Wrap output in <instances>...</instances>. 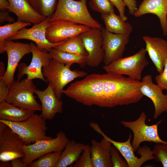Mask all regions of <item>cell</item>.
<instances>
[{
	"mask_svg": "<svg viewBox=\"0 0 167 167\" xmlns=\"http://www.w3.org/2000/svg\"><path fill=\"white\" fill-rule=\"evenodd\" d=\"M141 82L111 72L92 73L71 84L63 93L86 106L113 108L140 101Z\"/></svg>",
	"mask_w": 167,
	"mask_h": 167,
	"instance_id": "obj_1",
	"label": "cell"
},
{
	"mask_svg": "<svg viewBox=\"0 0 167 167\" xmlns=\"http://www.w3.org/2000/svg\"><path fill=\"white\" fill-rule=\"evenodd\" d=\"M87 0H58L56 9L50 18L51 22L64 20L101 29L102 26L89 12Z\"/></svg>",
	"mask_w": 167,
	"mask_h": 167,
	"instance_id": "obj_2",
	"label": "cell"
},
{
	"mask_svg": "<svg viewBox=\"0 0 167 167\" xmlns=\"http://www.w3.org/2000/svg\"><path fill=\"white\" fill-rule=\"evenodd\" d=\"M71 65L58 62L51 59L49 64L42 68V73L47 83L51 84L59 99H61L64 88L76 78L84 77L87 73L77 70H71Z\"/></svg>",
	"mask_w": 167,
	"mask_h": 167,
	"instance_id": "obj_3",
	"label": "cell"
},
{
	"mask_svg": "<svg viewBox=\"0 0 167 167\" xmlns=\"http://www.w3.org/2000/svg\"><path fill=\"white\" fill-rule=\"evenodd\" d=\"M9 92L5 101L20 108L29 111H41V105L34 94L37 89L33 80L27 78L14 80L8 86Z\"/></svg>",
	"mask_w": 167,
	"mask_h": 167,
	"instance_id": "obj_4",
	"label": "cell"
},
{
	"mask_svg": "<svg viewBox=\"0 0 167 167\" xmlns=\"http://www.w3.org/2000/svg\"><path fill=\"white\" fill-rule=\"evenodd\" d=\"M45 120L41 116L34 113L26 120L13 122L0 119L9 126L22 139L25 144L52 138L46 135L48 130Z\"/></svg>",
	"mask_w": 167,
	"mask_h": 167,
	"instance_id": "obj_5",
	"label": "cell"
},
{
	"mask_svg": "<svg viewBox=\"0 0 167 167\" xmlns=\"http://www.w3.org/2000/svg\"><path fill=\"white\" fill-rule=\"evenodd\" d=\"M147 51L142 48L134 54L118 59L105 65L103 69L107 72L126 75L132 79L140 81L142 72L149 62L146 57Z\"/></svg>",
	"mask_w": 167,
	"mask_h": 167,
	"instance_id": "obj_6",
	"label": "cell"
},
{
	"mask_svg": "<svg viewBox=\"0 0 167 167\" xmlns=\"http://www.w3.org/2000/svg\"><path fill=\"white\" fill-rule=\"evenodd\" d=\"M90 125L94 131L110 141L113 145L118 149L124 158L128 167H140L146 162L155 159L152 150L147 145L142 147L140 146L138 148L137 150V153L141 156L139 158L136 156L131 143L132 136L131 133H130L128 138L126 141H116L107 136L101 130L98 123L91 122Z\"/></svg>",
	"mask_w": 167,
	"mask_h": 167,
	"instance_id": "obj_7",
	"label": "cell"
},
{
	"mask_svg": "<svg viewBox=\"0 0 167 167\" xmlns=\"http://www.w3.org/2000/svg\"><path fill=\"white\" fill-rule=\"evenodd\" d=\"M147 118L144 111L141 113L139 117L136 120L133 121H122L121 124L124 126L131 129L133 134V139L131 145L134 152L137 151L143 142H153L156 143H167L162 140L158 133V127L161 120L156 124L148 125L145 123Z\"/></svg>",
	"mask_w": 167,
	"mask_h": 167,
	"instance_id": "obj_8",
	"label": "cell"
},
{
	"mask_svg": "<svg viewBox=\"0 0 167 167\" xmlns=\"http://www.w3.org/2000/svg\"><path fill=\"white\" fill-rule=\"evenodd\" d=\"M66 133L62 131L57 133L56 137L37 141L23 146L24 154L22 162L28 165L41 156L47 153L62 151L68 140Z\"/></svg>",
	"mask_w": 167,
	"mask_h": 167,
	"instance_id": "obj_9",
	"label": "cell"
},
{
	"mask_svg": "<svg viewBox=\"0 0 167 167\" xmlns=\"http://www.w3.org/2000/svg\"><path fill=\"white\" fill-rule=\"evenodd\" d=\"M25 143L19 135L5 123L0 122V161H10L23 158Z\"/></svg>",
	"mask_w": 167,
	"mask_h": 167,
	"instance_id": "obj_10",
	"label": "cell"
},
{
	"mask_svg": "<svg viewBox=\"0 0 167 167\" xmlns=\"http://www.w3.org/2000/svg\"><path fill=\"white\" fill-rule=\"evenodd\" d=\"M49 17L40 23L34 24L31 28H24L7 40L26 39L34 42L40 50L48 52L51 49L64 43L66 40L57 43L50 42L46 38V30L49 23Z\"/></svg>",
	"mask_w": 167,
	"mask_h": 167,
	"instance_id": "obj_11",
	"label": "cell"
},
{
	"mask_svg": "<svg viewBox=\"0 0 167 167\" xmlns=\"http://www.w3.org/2000/svg\"><path fill=\"white\" fill-rule=\"evenodd\" d=\"M101 30L103 40L102 47L104 51L103 61L106 65L122 57L129 42V35L113 33L104 27H102Z\"/></svg>",
	"mask_w": 167,
	"mask_h": 167,
	"instance_id": "obj_12",
	"label": "cell"
},
{
	"mask_svg": "<svg viewBox=\"0 0 167 167\" xmlns=\"http://www.w3.org/2000/svg\"><path fill=\"white\" fill-rule=\"evenodd\" d=\"M30 45L32 54L31 62L28 66L24 63L19 65L17 79L20 80L24 75H26L28 79H39L47 83L42 69L49 64L51 58L48 52L39 50L32 42Z\"/></svg>",
	"mask_w": 167,
	"mask_h": 167,
	"instance_id": "obj_13",
	"label": "cell"
},
{
	"mask_svg": "<svg viewBox=\"0 0 167 167\" xmlns=\"http://www.w3.org/2000/svg\"><path fill=\"white\" fill-rule=\"evenodd\" d=\"M91 28L68 20H56L50 22L46 30V37L51 43H59L79 35Z\"/></svg>",
	"mask_w": 167,
	"mask_h": 167,
	"instance_id": "obj_14",
	"label": "cell"
},
{
	"mask_svg": "<svg viewBox=\"0 0 167 167\" xmlns=\"http://www.w3.org/2000/svg\"><path fill=\"white\" fill-rule=\"evenodd\" d=\"M5 52L7 55V65L5 74L2 78L9 86L14 80L15 73L19 62L25 55L31 53L30 45L6 40L0 53Z\"/></svg>",
	"mask_w": 167,
	"mask_h": 167,
	"instance_id": "obj_15",
	"label": "cell"
},
{
	"mask_svg": "<svg viewBox=\"0 0 167 167\" xmlns=\"http://www.w3.org/2000/svg\"><path fill=\"white\" fill-rule=\"evenodd\" d=\"M79 35L88 53L87 64L92 67L98 66L103 61L104 57L101 29L91 28Z\"/></svg>",
	"mask_w": 167,
	"mask_h": 167,
	"instance_id": "obj_16",
	"label": "cell"
},
{
	"mask_svg": "<svg viewBox=\"0 0 167 167\" xmlns=\"http://www.w3.org/2000/svg\"><path fill=\"white\" fill-rule=\"evenodd\" d=\"M141 82L140 91L152 102L155 108L153 118L156 119L163 113L167 112V94H164L163 90L153 82L151 75H145Z\"/></svg>",
	"mask_w": 167,
	"mask_h": 167,
	"instance_id": "obj_17",
	"label": "cell"
},
{
	"mask_svg": "<svg viewBox=\"0 0 167 167\" xmlns=\"http://www.w3.org/2000/svg\"><path fill=\"white\" fill-rule=\"evenodd\" d=\"M35 93L41 102V113L40 115L45 120H52L57 113H62L63 103L56 95L51 84L49 83L47 88L44 90L37 89Z\"/></svg>",
	"mask_w": 167,
	"mask_h": 167,
	"instance_id": "obj_18",
	"label": "cell"
},
{
	"mask_svg": "<svg viewBox=\"0 0 167 167\" xmlns=\"http://www.w3.org/2000/svg\"><path fill=\"white\" fill-rule=\"evenodd\" d=\"M147 53L159 74L163 71L165 60L167 58V41L161 38L144 36Z\"/></svg>",
	"mask_w": 167,
	"mask_h": 167,
	"instance_id": "obj_19",
	"label": "cell"
},
{
	"mask_svg": "<svg viewBox=\"0 0 167 167\" xmlns=\"http://www.w3.org/2000/svg\"><path fill=\"white\" fill-rule=\"evenodd\" d=\"M149 13L158 17L163 34L167 36V0H143L134 15L136 17H140Z\"/></svg>",
	"mask_w": 167,
	"mask_h": 167,
	"instance_id": "obj_20",
	"label": "cell"
},
{
	"mask_svg": "<svg viewBox=\"0 0 167 167\" xmlns=\"http://www.w3.org/2000/svg\"><path fill=\"white\" fill-rule=\"evenodd\" d=\"M8 0L9 3L8 11L16 15L18 20L35 24L46 18L37 13L28 0Z\"/></svg>",
	"mask_w": 167,
	"mask_h": 167,
	"instance_id": "obj_21",
	"label": "cell"
},
{
	"mask_svg": "<svg viewBox=\"0 0 167 167\" xmlns=\"http://www.w3.org/2000/svg\"><path fill=\"white\" fill-rule=\"evenodd\" d=\"M112 145L104 137L100 142L91 140L90 147L93 167H113L110 153Z\"/></svg>",
	"mask_w": 167,
	"mask_h": 167,
	"instance_id": "obj_22",
	"label": "cell"
},
{
	"mask_svg": "<svg viewBox=\"0 0 167 167\" xmlns=\"http://www.w3.org/2000/svg\"><path fill=\"white\" fill-rule=\"evenodd\" d=\"M86 146L74 139H69L54 167H66L72 165L78 160Z\"/></svg>",
	"mask_w": 167,
	"mask_h": 167,
	"instance_id": "obj_23",
	"label": "cell"
},
{
	"mask_svg": "<svg viewBox=\"0 0 167 167\" xmlns=\"http://www.w3.org/2000/svg\"><path fill=\"white\" fill-rule=\"evenodd\" d=\"M35 112L20 108L6 101L0 102V119L13 122H22L28 119Z\"/></svg>",
	"mask_w": 167,
	"mask_h": 167,
	"instance_id": "obj_24",
	"label": "cell"
},
{
	"mask_svg": "<svg viewBox=\"0 0 167 167\" xmlns=\"http://www.w3.org/2000/svg\"><path fill=\"white\" fill-rule=\"evenodd\" d=\"M101 18L105 23V28L110 32L129 35L132 32L131 24L126 22L114 12L101 14Z\"/></svg>",
	"mask_w": 167,
	"mask_h": 167,
	"instance_id": "obj_25",
	"label": "cell"
},
{
	"mask_svg": "<svg viewBox=\"0 0 167 167\" xmlns=\"http://www.w3.org/2000/svg\"><path fill=\"white\" fill-rule=\"evenodd\" d=\"M51 59L56 62L72 65L77 63L81 67H83L87 64L88 56L67 53L53 48L48 52Z\"/></svg>",
	"mask_w": 167,
	"mask_h": 167,
	"instance_id": "obj_26",
	"label": "cell"
},
{
	"mask_svg": "<svg viewBox=\"0 0 167 167\" xmlns=\"http://www.w3.org/2000/svg\"><path fill=\"white\" fill-rule=\"evenodd\" d=\"M79 35L70 38L64 43L54 48L62 51L88 56V53Z\"/></svg>",
	"mask_w": 167,
	"mask_h": 167,
	"instance_id": "obj_27",
	"label": "cell"
},
{
	"mask_svg": "<svg viewBox=\"0 0 167 167\" xmlns=\"http://www.w3.org/2000/svg\"><path fill=\"white\" fill-rule=\"evenodd\" d=\"M30 23L17 21L9 23L0 27V52L4 45L5 40L14 35L20 30L31 25Z\"/></svg>",
	"mask_w": 167,
	"mask_h": 167,
	"instance_id": "obj_28",
	"label": "cell"
},
{
	"mask_svg": "<svg viewBox=\"0 0 167 167\" xmlns=\"http://www.w3.org/2000/svg\"><path fill=\"white\" fill-rule=\"evenodd\" d=\"M35 11L40 15L50 17L54 12L58 0H28Z\"/></svg>",
	"mask_w": 167,
	"mask_h": 167,
	"instance_id": "obj_29",
	"label": "cell"
},
{
	"mask_svg": "<svg viewBox=\"0 0 167 167\" xmlns=\"http://www.w3.org/2000/svg\"><path fill=\"white\" fill-rule=\"evenodd\" d=\"M62 151H58L44 154L36 161L28 165V167H54Z\"/></svg>",
	"mask_w": 167,
	"mask_h": 167,
	"instance_id": "obj_30",
	"label": "cell"
},
{
	"mask_svg": "<svg viewBox=\"0 0 167 167\" xmlns=\"http://www.w3.org/2000/svg\"><path fill=\"white\" fill-rule=\"evenodd\" d=\"M89 5L92 10L101 14L114 12V6L109 0H90Z\"/></svg>",
	"mask_w": 167,
	"mask_h": 167,
	"instance_id": "obj_31",
	"label": "cell"
},
{
	"mask_svg": "<svg viewBox=\"0 0 167 167\" xmlns=\"http://www.w3.org/2000/svg\"><path fill=\"white\" fill-rule=\"evenodd\" d=\"M152 151L155 161L161 162L164 167H167V143H156Z\"/></svg>",
	"mask_w": 167,
	"mask_h": 167,
	"instance_id": "obj_32",
	"label": "cell"
},
{
	"mask_svg": "<svg viewBox=\"0 0 167 167\" xmlns=\"http://www.w3.org/2000/svg\"><path fill=\"white\" fill-rule=\"evenodd\" d=\"M73 167H93L90 145L86 146L78 160L72 165Z\"/></svg>",
	"mask_w": 167,
	"mask_h": 167,
	"instance_id": "obj_33",
	"label": "cell"
},
{
	"mask_svg": "<svg viewBox=\"0 0 167 167\" xmlns=\"http://www.w3.org/2000/svg\"><path fill=\"white\" fill-rule=\"evenodd\" d=\"M111 158L113 167H128L127 162L120 155V152L113 145L111 150Z\"/></svg>",
	"mask_w": 167,
	"mask_h": 167,
	"instance_id": "obj_34",
	"label": "cell"
},
{
	"mask_svg": "<svg viewBox=\"0 0 167 167\" xmlns=\"http://www.w3.org/2000/svg\"><path fill=\"white\" fill-rule=\"evenodd\" d=\"M157 84L162 89L167 90V58L165 59L163 72L155 78Z\"/></svg>",
	"mask_w": 167,
	"mask_h": 167,
	"instance_id": "obj_35",
	"label": "cell"
},
{
	"mask_svg": "<svg viewBox=\"0 0 167 167\" xmlns=\"http://www.w3.org/2000/svg\"><path fill=\"white\" fill-rule=\"evenodd\" d=\"M112 4L115 6L118 10L119 15L125 21L127 18L125 15V6H126L123 0H109Z\"/></svg>",
	"mask_w": 167,
	"mask_h": 167,
	"instance_id": "obj_36",
	"label": "cell"
},
{
	"mask_svg": "<svg viewBox=\"0 0 167 167\" xmlns=\"http://www.w3.org/2000/svg\"><path fill=\"white\" fill-rule=\"evenodd\" d=\"M9 92V86L2 78H0V102L5 101Z\"/></svg>",
	"mask_w": 167,
	"mask_h": 167,
	"instance_id": "obj_37",
	"label": "cell"
},
{
	"mask_svg": "<svg viewBox=\"0 0 167 167\" xmlns=\"http://www.w3.org/2000/svg\"><path fill=\"white\" fill-rule=\"evenodd\" d=\"M125 5L128 8L130 14L134 15L137 9L135 0H123Z\"/></svg>",
	"mask_w": 167,
	"mask_h": 167,
	"instance_id": "obj_38",
	"label": "cell"
},
{
	"mask_svg": "<svg viewBox=\"0 0 167 167\" xmlns=\"http://www.w3.org/2000/svg\"><path fill=\"white\" fill-rule=\"evenodd\" d=\"M8 11H1L0 12V22L2 23L5 22H8L9 23H13L14 19L11 17Z\"/></svg>",
	"mask_w": 167,
	"mask_h": 167,
	"instance_id": "obj_39",
	"label": "cell"
},
{
	"mask_svg": "<svg viewBox=\"0 0 167 167\" xmlns=\"http://www.w3.org/2000/svg\"><path fill=\"white\" fill-rule=\"evenodd\" d=\"M17 158L12 160L11 161V167H27L28 166L24 164L20 159Z\"/></svg>",
	"mask_w": 167,
	"mask_h": 167,
	"instance_id": "obj_40",
	"label": "cell"
},
{
	"mask_svg": "<svg viewBox=\"0 0 167 167\" xmlns=\"http://www.w3.org/2000/svg\"><path fill=\"white\" fill-rule=\"evenodd\" d=\"M9 6L8 0H0V11H8Z\"/></svg>",
	"mask_w": 167,
	"mask_h": 167,
	"instance_id": "obj_41",
	"label": "cell"
},
{
	"mask_svg": "<svg viewBox=\"0 0 167 167\" xmlns=\"http://www.w3.org/2000/svg\"><path fill=\"white\" fill-rule=\"evenodd\" d=\"M6 71H5L4 65L3 62H0V78H2L4 76Z\"/></svg>",
	"mask_w": 167,
	"mask_h": 167,
	"instance_id": "obj_42",
	"label": "cell"
},
{
	"mask_svg": "<svg viewBox=\"0 0 167 167\" xmlns=\"http://www.w3.org/2000/svg\"><path fill=\"white\" fill-rule=\"evenodd\" d=\"M0 167H11V163L9 161H0Z\"/></svg>",
	"mask_w": 167,
	"mask_h": 167,
	"instance_id": "obj_43",
	"label": "cell"
}]
</instances>
